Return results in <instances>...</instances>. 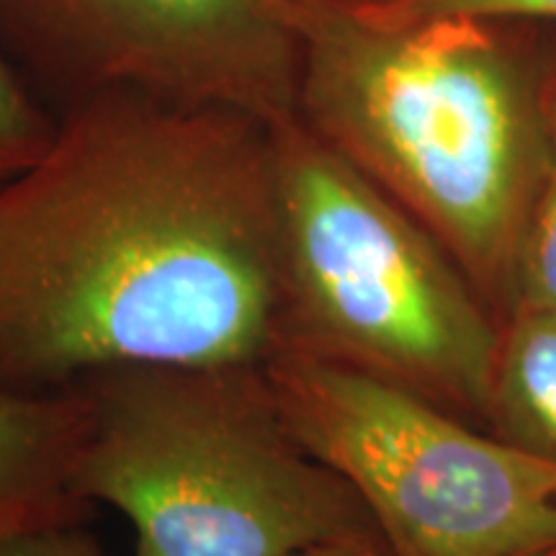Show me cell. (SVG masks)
<instances>
[{"instance_id":"cell-1","label":"cell","mask_w":556,"mask_h":556,"mask_svg":"<svg viewBox=\"0 0 556 556\" xmlns=\"http://www.w3.org/2000/svg\"><path fill=\"white\" fill-rule=\"evenodd\" d=\"M274 127L109 90L0 186V384L266 366L281 345Z\"/></svg>"},{"instance_id":"cell-2","label":"cell","mask_w":556,"mask_h":556,"mask_svg":"<svg viewBox=\"0 0 556 556\" xmlns=\"http://www.w3.org/2000/svg\"><path fill=\"white\" fill-rule=\"evenodd\" d=\"M296 119L420 222L500 325L554 155V93L505 21L281 0Z\"/></svg>"},{"instance_id":"cell-3","label":"cell","mask_w":556,"mask_h":556,"mask_svg":"<svg viewBox=\"0 0 556 556\" xmlns=\"http://www.w3.org/2000/svg\"><path fill=\"white\" fill-rule=\"evenodd\" d=\"M75 387V490L129 520L137 556H291L379 531L299 441L266 366H127Z\"/></svg>"},{"instance_id":"cell-4","label":"cell","mask_w":556,"mask_h":556,"mask_svg":"<svg viewBox=\"0 0 556 556\" xmlns=\"http://www.w3.org/2000/svg\"><path fill=\"white\" fill-rule=\"evenodd\" d=\"M281 345L486 430L500 319L413 214L302 122L274 127Z\"/></svg>"},{"instance_id":"cell-5","label":"cell","mask_w":556,"mask_h":556,"mask_svg":"<svg viewBox=\"0 0 556 556\" xmlns=\"http://www.w3.org/2000/svg\"><path fill=\"white\" fill-rule=\"evenodd\" d=\"M266 374L299 441L353 486L397 556L556 548V464L353 368L276 353Z\"/></svg>"},{"instance_id":"cell-6","label":"cell","mask_w":556,"mask_h":556,"mask_svg":"<svg viewBox=\"0 0 556 556\" xmlns=\"http://www.w3.org/2000/svg\"><path fill=\"white\" fill-rule=\"evenodd\" d=\"M0 50L58 114L109 90L296 119L281 0H0Z\"/></svg>"},{"instance_id":"cell-7","label":"cell","mask_w":556,"mask_h":556,"mask_svg":"<svg viewBox=\"0 0 556 556\" xmlns=\"http://www.w3.org/2000/svg\"><path fill=\"white\" fill-rule=\"evenodd\" d=\"M86 430L78 387L26 392L0 384V536L34 526L80 523L75 471Z\"/></svg>"},{"instance_id":"cell-8","label":"cell","mask_w":556,"mask_h":556,"mask_svg":"<svg viewBox=\"0 0 556 556\" xmlns=\"http://www.w3.org/2000/svg\"><path fill=\"white\" fill-rule=\"evenodd\" d=\"M486 430L556 464V309L518 307L500 325Z\"/></svg>"},{"instance_id":"cell-9","label":"cell","mask_w":556,"mask_h":556,"mask_svg":"<svg viewBox=\"0 0 556 556\" xmlns=\"http://www.w3.org/2000/svg\"><path fill=\"white\" fill-rule=\"evenodd\" d=\"M54 129V111L26 86L0 50V186L37 163Z\"/></svg>"},{"instance_id":"cell-10","label":"cell","mask_w":556,"mask_h":556,"mask_svg":"<svg viewBox=\"0 0 556 556\" xmlns=\"http://www.w3.org/2000/svg\"><path fill=\"white\" fill-rule=\"evenodd\" d=\"M556 309V93H554V155L544 191L528 222L518 261L516 307Z\"/></svg>"},{"instance_id":"cell-11","label":"cell","mask_w":556,"mask_h":556,"mask_svg":"<svg viewBox=\"0 0 556 556\" xmlns=\"http://www.w3.org/2000/svg\"><path fill=\"white\" fill-rule=\"evenodd\" d=\"M392 16H464L484 21H556V0H364Z\"/></svg>"},{"instance_id":"cell-12","label":"cell","mask_w":556,"mask_h":556,"mask_svg":"<svg viewBox=\"0 0 556 556\" xmlns=\"http://www.w3.org/2000/svg\"><path fill=\"white\" fill-rule=\"evenodd\" d=\"M0 556H103V552L78 523H52L0 536Z\"/></svg>"},{"instance_id":"cell-13","label":"cell","mask_w":556,"mask_h":556,"mask_svg":"<svg viewBox=\"0 0 556 556\" xmlns=\"http://www.w3.org/2000/svg\"><path fill=\"white\" fill-rule=\"evenodd\" d=\"M291 556H397V554L392 552V546L387 544L379 531H366V533H356V536L323 541V544L302 548V552Z\"/></svg>"},{"instance_id":"cell-14","label":"cell","mask_w":556,"mask_h":556,"mask_svg":"<svg viewBox=\"0 0 556 556\" xmlns=\"http://www.w3.org/2000/svg\"><path fill=\"white\" fill-rule=\"evenodd\" d=\"M541 556H556V548H552V552H546V554H541Z\"/></svg>"}]
</instances>
